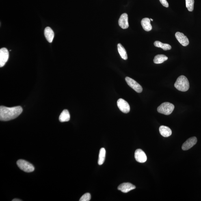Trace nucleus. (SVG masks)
Segmentation results:
<instances>
[{
	"label": "nucleus",
	"mask_w": 201,
	"mask_h": 201,
	"mask_svg": "<svg viewBox=\"0 0 201 201\" xmlns=\"http://www.w3.org/2000/svg\"><path fill=\"white\" fill-rule=\"evenodd\" d=\"M23 111L20 106L7 107L1 106L0 107V119L1 121H7L17 117Z\"/></svg>",
	"instance_id": "f257e3e1"
},
{
	"label": "nucleus",
	"mask_w": 201,
	"mask_h": 201,
	"mask_svg": "<svg viewBox=\"0 0 201 201\" xmlns=\"http://www.w3.org/2000/svg\"><path fill=\"white\" fill-rule=\"evenodd\" d=\"M174 87L178 90L185 92L189 88V81L185 76L181 75L179 77L174 84Z\"/></svg>",
	"instance_id": "f03ea898"
},
{
	"label": "nucleus",
	"mask_w": 201,
	"mask_h": 201,
	"mask_svg": "<svg viewBox=\"0 0 201 201\" xmlns=\"http://www.w3.org/2000/svg\"><path fill=\"white\" fill-rule=\"evenodd\" d=\"M174 109V106L173 104L168 102L162 104L157 109V111L160 113L166 115L170 114Z\"/></svg>",
	"instance_id": "7ed1b4c3"
},
{
	"label": "nucleus",
	"mask_w": 201,
	"mask_h": 201,
	"mask_svg": "<svg viewBox=\"0 0 201 201\" xmlns=\"http://www.w3.org/2000/svg\"><path fill=\"white\" fill-rule=\"evenodd\" d=\"M17 165L21 170L27 172H31L34 170V167L32 164L25 160L20 159L16 163Z\"/></svg>",
	"instance_id": "20e7f679"
},
{
	"label": "nucleus",
	"mask_w": 201,
	"mask_h": 201,
	"mask_svg": "<svg viewBox=\"0 0 201 201\" xmlns=\"http://www.w3.org/2000/svg\"><path fill=\"white\" fill-rule=\"evenodd\" d=\"M127 84L137 93L142 92L143 88L135 80L128 77L125 78Z\"/></svg>",
	"instance_id": "39448f33"
},
{
	"label": "nucleus",
	"mask_w": 201,
	"mask_h": 201,
	"mask_svg": "<svg viewBox=\"0 0 201 201\" xmlns=\"http://www.w3.org/2000/svg\"><path fill=\"white\" fill-rule=\"evenodd\" d=\"M117 105L119 109L124 113H128L130 111V107L128 102L123 99H119L117 100Z\"/></svg>",
	"instance_id": "423d86ee"
},
{
	"label": "nucleus",
	"mask_w": 201,
	"mask_h": 201,
	"mask_svg": "<svg viewBox=\"0 0 201 201\" xmlns=\"http://www.w3.org/2000/svg\"><path fill=\"white\" fill-rule=\"evenodd\" d=\"M9 52L7 48H3L0 50V67H2L8 60Z\"/></svg>",
	"instance_id": "0eeeda50"
},
{
	"label": "nucleus",
	"mask_w": 201,
	"mask_h": 201,
	"mask_svg": "<svg viewBox=\"0 0 201 201\" xmlns=\"http://www.w3.org/2000/svg\"><path fill=\"white\" fill-rule=\"evenodd\" d=\"M135 157L136 161L139 163H144L147 160L146 154L141 149H137L136 150Z\"/></svg>",
	"instance_id": "6e6552de"
},
{
	"label": "nucleus",
	"mask_w": 201,
	"mask_h": 201,
	"mask_svg": "<svg viewBox=\"0 0 201 201\" xmlns=\"http://www.w3.org/2000/svg\"><path fill=\"white\" fill-rule=\"evenodd\" d=\"M197 139L195 137L190 138L182 145V149L184 150H187L191 148L196 144Z\"/></svg>",
	"instance_id": "1a4fd4ad"
},
{
	"label": "nucleus",
	"mask_w": 201,
	"mask_h": 201,
	"mask_svg": "<svg viewBox=\"0 0 201 201\" xmlns=\"http://www.w3.org/2000/svg\"><path fill=\"white\" fill-rule=\"evenodd\" d=\"M175 36L178 42L180 43L182 46H186L188 45L189 43V39L184 34L177 32L175 34Z\"/></svg>",
	"instance_id": "9d476101"
},
{
	"label": "nucleus",
	"mask_w": 201,
	"mask_h": 201,
	"mask_svg": "<svg viewBox=\"0 0 201 201\" xmlns=\"http://www.w3.org/2000/svg\"><path fill=\"white\" fill-rule=\"evenodd\" d=\"M118 24L122 29H126L129 27L128 15L126 13H124L121 15L118 20Z\"/></svg>",
	"instance_id": "9b49d317"
},
{
	"label": "nucleus",
	"mask_w": 201,
	"mask_h": 201,
	"mask_svg": "<svg viewBox=\"0 0 201 201\" xmlns=\"http://www.w3.org/2000/svg\"><path fill=\"white\" fill-rule=\"evenodd\" d=\"M135 188V186L133 184L127 182L120 184L118 187V189L123 193H127Z\"/></svg>",
	"instance_id": "f8f14e48"
},
{
	"label": "nucleus",
	"mask_w": 201,
	"mask_h": 201,
	"mask_svg": "<svg viewBox=\"0 0 201 201\" xmlns=\"http://www.w3.org/2000/svg\"><path fill=\"white\" fill-rule=\"evenodd\" d=\"M44 34L47 40L50 43L53 42L54 37V33L52 29L49 27H47L45 29Z\"/></svg>",
	"instance_id": "ddd939ff"
},
{
	"label": "nucleus",
	"mask_w": 201,
	"mask_h": 201,
	"mask_svg": "<svg viewBox=\"0 0 201 201\" xmlns=\"http://www.w3.org/2000/svg\"><path fill=\"white\" fill-rule=\"evenodd\" d=\"M159 131L161 135L164 137H168L172 134V131L170 128L164 126H160Z\"/></svg>",
	"instance_id": "4468645a"
},
{
	"label": "nucleus",
	"mask_w": 201,
	"mask_h": 201,
	"mask_svg": "<svg viewBox=\"0 0 201 201\" xmlns=\"http://www.w3.org/2000/svg\"><path fill=\"white\" fill-rule=\"evenodd\" d=\"M141 25L145 31H150L152 29V27L150 24V20L149 18L143 19L141 21Z\"/></svg>",
	"instance_id": "2eb2a0df"
},
{
	"label": "nucleus",
	"mask_w": 201,
	"mask_h": 201,
	"mask_svg": "<svg viewBox=\"0 0 201 201\" xmlns=\"http://www.w3.org/2000/svg\"><path fill=\"white\" fill-rule=\"evenodd\" d=\"M70 119L69 113L67 109H64L59 117V120L61 122H68Z\"/></svg>",
	"instance_id": "dca6fc26"
},
{
	"label": "nucleus",
	"mask_w": 201,
	"mask_h": 201,
	"mask_svg": "<svg viewBox=\"0 0 201 201\" xmlns=\"http://www.w3.org/2000/svg\"><path fill=\"white\" fill-rule=\"evenodd\" d=\"M117 48L121 57L124 60H127L128 59L127 53L123 46L121 44L119 43L117 45Z\"/></svg>",
	"instance_id": "f3484780"
},
{
	"label": "nucleus",
	"mask_w": 201,
	"mask_h": 201,
	"mask_svg": "<svg viewBox=\"0 0 201 201\" xmlns=\"http://www.w3.org/2000/svg\"><path fill=\"white\" fill-rule=\"evenodd\" d=\"M168 59V58L164 55H158L154 57V62L155 64H161L167 60Z\"/></svg>",
	"instance_id": "a211bd4d"
},
{
	"label": "nucleus",
	"mask_w": 201,
	"mask_h": 201,
	"mask_svg": "<svg viewBox=\"0 0 201 201\" xmlns=\"http://www.w3.org/2000/svg\"><path fill=\"white\" fill-rule=\"evenodd\" d=\"M106 151L104 148L100 149L99 154L98 163L99 165H101L104 163L105 158Z\"/></svg>",
	"instance_id": "6ab92c4d"
},
{
	"label": "nucleus",
	"mask_w": 201,
	"mask_h": 201,
	"mask_svg": "<svg viewBox=\"0 0 201 201\" xmlns=\"http://www.w3.org/2000/svg\"><path fill=\"white\" fill-rule=\"evenodd\" d=\"M154 45L156 47L161 48L164 50H170L171 48V46L170 45L163 43L159 41H155L154 43Z\"/></svg>",
	"instance_id": "aec40b11"
},
{
	"label": "nucleus",
	"mask_w": 201,
	"mask_h": 201,
	"mask_svg": "<svg viewBox=\"0 0 201 201\" xmlns=\"http://www.w3.org/2000/svg\"><path fill=\"white\" fill-rule=\"evenodd\" d=\"M186 6L188 10L190 12L193 11L194 9V0H185Z\"/></svg>",
	"instance_id": "412c9836"
},
{
	"label": "nucleus",
	"mask_w": 201,
	"mask_h": 201,
	"mask_svg": "<svg viewBox=\"0 0 201 201\" xmlns=\"http://www.w3.org/2000/svg\"><path fill=\"white\" fill-rule=\"evenodd\" d=\"M91 195L89 193H87L83 195L80 199V201H89L91 200Z\"/></svg>",
	"instance_id": "4be33fe9"
},
{
	"label": "nucleus",
	"mask_w": 201,
	"mask_h": 201,
	"mask_svg": "<svg viewBox=\"0 0 201 201\" xmlns=\"http://www.w3.org/2000/svg\"><path fill=\"white\" fill-rule=\"evenodd\" d=\"M159 1L163 6L166 7H168V3L167 0H159Z\"/></svg>",
	"instance_id": "5701e85b"
},
{
	"label": "nucleus",
	"mask_w": 201,
	"mask_h": 201,
	"mask_svg": "<svg viewBox=\"0 0 201 201\" xmlns=\"http://www.w3.org/2000/svg\"><path fill=\"white\" fill-rule=\"evenodd\" d=\"M12 201H20L22 200H20V199H13V200Z\"/></svg>",
	"instance_id": "b1692460"
},
{
	"label": "nucleus",
	"mask_w": 201,
	"mask_h": 201,
	"mask_svg": "<svg viewBox=\"0 0 201 201\" xmlns=\"http://www.w3.org/2000/svg\"><path fill=\"white\" fill-rule=\"evenodd\" d=\"M150 20L152 21H153V20L152 19H150Z\"/></svg>",
	"instance_id": "393cba45"
}]
</instances>
